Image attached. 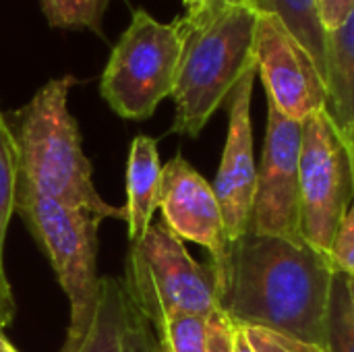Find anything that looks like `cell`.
<instances>
[{
	"instance_id": "cell-21",
	"label": "cell",
	"mask_w": 354,
	"mask_h": 352,
	"mask_svg": "<svg viewBox=\"0 0 354 352\" xmlns=\"http://www.w3.org/2000/svg\"><path fill=\"white\" fill-rule=\"evenodd\" d=\"M330 259L334 268L346 276L354 278V178H353V201L342 220V226L336 234L334 247L330 251Z\"/></svg>"
},
{
	"instance_id": "cell-22",
	"label": "cell",
	"mask_w": 354,
	"mask_h": 352,
	"mask_svg": "<svg viewBox=\"0 0 354 352\" xmlns=\"http://www.w3.org/2000/svg\"><path fill=\"white\" fill-rule=\"evenodd\" d=\"M129 305H131V311H129V330H127L124 352H162L151 324L135 309L131 299H129Z\"/></svg>"
},
{
	"instance_id": "cell-11",
	"label": "cell",
	"mask_w": 354,
	"mask_h": 352,
	"mask_svg": "<svg viewBox=\"0 0 354 352\" xmlns=\"http://www.w3.org/2000/svg\"><path fill=\"white\" fill-rule=\"evenodd\" d=\"M257 77V66L251 68L230 93L228 135L216 176L214 193L222 210L224 230L230 245L239 243L249 232L253 199L257 189V166L253 156V124L251 98Z\"/></svg>"
},
{
	"instance_id": "cell-3",
	"label": "cell",
	"mask_w": 354,
	"mask_h": 352,
	"mask_svg": "<svg viewBox=\"0 0 354 352\" xmlns=\"http://www.w3.org/2000/svg\"><path fill=\"white\" fill-rule=\"evenodd\" d=\"M77 79H50L15 114L10 127L19 156V185L62 205L85 210L102 220H127L124 207L102 199L93 187L91 162L83 154L68 93Z\"/></svg>"
},
{
	"instance_id": "cell-19",
	"label": "cell",
	"mask_w": 354,
	"mask_h": 352,
	"mask_svg": "<svg viewBox=\"0 0 354 352\" xmlns=\"http://www.w3.org/2000/svg\"><path fill=\"white\" fill-rule=\"evenodd\" d=\"M153 332L162 352H205L207 319L203 317L178 315L162 322Z\"/></svg>"
},
{
	"instance_id": "cell-26",
	"label": "cell",
	"mask_w": 354,
	"mask_h": 352,
	"mask_svg": "<svg viewBox=\"0 0 354 352\" xmlns=\"http://www.w3.org/2000/svg\"><path fill=\"white\" fill-rule=\"evenodd\" d=\"M234 352H255L251 349V344L245 336V330L241 326H236V332H234Z\"/></svg>"
},
{
	"instance_id": "cell-10",
	"label": "cell",
	"mask_w": 354,
	"mask_h": 352,
	"mask_svg": "<svg viewBox=\"0 0 354 352\" xmlns=\"http://www.w3.org/2000/svg\"><path fill=\"white\" fill-rule=\"evenodd\" d=\"M162 222L180 239L205 247L212 255V272L222 293L232 245L224 230L222 210L214 187L183 158L174 156L162 168L160 203Z\"/></svg>"
},
{
	"instance_id": "cell-16",
	"label": "cell",
	"mask_w": 354,
	"mask_h": 352,
	"mask_svg": "<svg viewBox=\"0 0 354 352\" xmlns=\"http://www.w3.org/2000/svg\"><path fill=\"white\" fill-rule=\"evenodd\" d=\"M19 156L8 120L0 112V266H4V241L17 205Z\"/></svg>"
},
{
	"instance_id": "cell-25",
	"label": "cell",
	"mask_w": 354,
	"mask_h": 352,
	"mask_svg": "<svg viewBox=\"0 0 354 352\" xmlns=\"http://www.w3.org/2000/svg\"><path fill=\"white\" fill-rule=\"evenodd\" d=\"M15 311H17V305L10 293V284L4 274V266H0V330H4L12 322Z\"/></svg>"
},
{
	"instance_id": "cell-20",
	"label": "cell",
	"mask_w": 354,
	"mask_h": 352,
	"mask_svg": "<svg viewBox=\"0 0 354 352\" xmlns=\"http://www.w3.org/2000/svg\"><path fill=\"white\" fill-rule=\"evenodd\" d=\"M245 336L251 344V349L255 352H328V349L311 344V342H303L266 328H243Z\"/></svg>"
},
{
	"instance_id": "cell-9",
	"label": "cell",
	"mask_w": 354,
	"mask_h": 352,
	"mask_svg": "<svg viewBox=\"0 0 354 352\" xmlns=\"http://www.w3.org/2000/svg\"><path fill=\"white\" fill-rule=\"evenodd\" d=\"M253 52L268 100L284 116L305 122L326 108L328 89L317 62L276 15L257 12Z\"/></svg>"
},
{
	"instance_id": "cell-28",
	"label": "cell",
	"mask_w": 354,
	"mask_h": 352,
	"mask_svg": "<svg viewBox=\"0 0 354 352\" xmlns=\"http://www.w3.org/2000/svg\"><path fill=\"white\" fill-rule=\"evenodd\" d=\"M0 352H19L8 340H6V336L2 334V330H0Z\"/></svg>"
},
{
	"instance_id": "cell-12",
	"label": "cell",
	"mask_w": 354,
	"mask_h": 352,
	"mask_svg": "<svg viewBox=\"0 0 354 352\" xmlns=\"http://www.w3.org/2000/svg\"><path fill=\"white\" fill-rule=\"evenodd\" d=\"M162 162L158 154V141L139 135L133 139L127 158V224L131 245L139 243L149 226L160 203L162 189Z\"/></svg>"
},
{
	"instance_id": "cell-15",
	"label": "cell",
	"mask_w": 354,
	"mask_h": 352,
	"mask_svg": "<svg viewBox=\"0 0 354 352\" xmlns=\"http://www.w3.org/2000/svg\"><path fill=\"white\" fill-rule=\"evenodd\" d=\"M247 6L253 8L255 12L276 15L313 56L326 81L328 31L319 19L317 0H247Z\"/></svg>"
},
{
	"instance_id": "cell-18",
	"label": "cell",
	"mask_w": 354,
	"mask_h": 352,
	"mask_svg": "<svg viewBox=\"0 0 354 352\" xmlns=\"http://www.w3.org/2000/svg\"><path fill=\"white\" fill-rule=\"evenodd\" d=\"M328 352H354V307L346 274L336 270L328 309Z\"/></svg>"
},
{
	"instance_id": "cell-1",
	"label": "cell",
	"mask_w": 354,
	"mask_h": 352,
	"mask_svg": "<svg viewBox=\"0 0 354 352\" xmlns=\"http://www.w3.org/2000/svg\"><path fill=\"white\" fill-rule=\"evenodd\" d=\"M336 268L303 239L247 232L232 245L220 305L234 326L266 328L328 349Z\"/></svg>"
},
{
	"instance_id": "cell-4",
	"label": "cell",
	"mask_w": 354,
	"mask_h": 352,
	"mask_svg": "<svg viewBox=\"0 0 354 352\" xmlns=\"http://www.w3.org/2000/svg\"><path fill=\"white\" fill-rule=\"evenodd\" d=\"M15 212L46 253L71 307L66 340L60 352H77L89 334L100 301L97 228L102 218L17 187Z\"/></svg>"
},
{
	"instance_id": "cell-13",
	"label": "cell",
	"mask_w": 354,
	"mask_h": 352,
	"mask_svg": "<svg viewBox=\"0 0 354 352\" xmlns=\"http://www.w3.org/2000/svg\"><path fill=\"white\" fill-rule=\"evenodd\" d=\"M326 110L344 137H354V6L346 21L328 31Z\"/></svg>"
},
{
	"instance_id": "cell-24",
	"label": "cell",
	"mask_w": 354,
	"mask_h": 352,
	"mask_svg": "<svg viewBox=\"0 0 354 352\" xmlns=\"http://www.w3.org/2000/svg\"><path fill=\"white\" fill-rule=\"evenodd\" d=\"M354 0H317V10L326 31L340 27L353 10Z\"/></svg>"
},
{
	"instance_id": "cell-31",
	"label": "cell",
	"mask_w": 354,
	"mask_h": 352,
	"mask_svg": "<svg viewBox=\"0 0 354 352\" xmlns=\"http://www.w3.org/2000/svg\"><path fill=\"white\" fill-rule=\"evenodd\" d=\"M222 2H226V4H245L247 6V0H222Z\"/></svg>"
},
{
	"instance_id": "cell-8",
	"label": "cell",
	"mask_w": 354,
	"mask_h": 352,
	"mask_svg": "<svg viewBox=\"0 0 354 352\" xmlns=\"http://www.w3.org/2000/svg\"><path fill=\"white\" fill-rule=\"evenodd\" d=\"M301 145L303 122L284 116L268 100V129L249 222L251 234L303 239L299 210Z\"/></svg>"
},
{
	"instance_id": "cell-6",
	"label": "cell",
	"mask_w": 354,
	"mask_h": 352,
	"mask_svg": "<svg viewBox=\"0 0 354 352\" xmlns=\"http://www.w3.org/2000/svg\"><path fill=\"white\" fill-rule=\"evenodd\" d=\"M183 56L178 19L162 23L137 8L114 44L100 81L104 102L127 120L153 116L160 102L172 98Z\"/></svg>"
},
{
	"instance_id": "cell-30",
	"label": "cell",
	"mask_w": 354,
	"mask_h": 352,
	"mask_svg": "<svg viewBox=\"0 0 354 352\" xmlns=\"http://www.w3.org/2000/svg\"><path fill=\"white\" fill-rule=\"evenodd\" d=\"M346 282H348V293H351V299H353V307H354V278L346 276Z\"/></svg>"
},
{
	"instance_id": "cell-29",
	"label": "cell",
	"mask_w": 354,
	"mask_h": 352,
	"mask_svg": "<svg viewBox=\"0 0 354 352\" xmlns=\"http://www.w3.org/2000/svg\"><path fill=\"white\" fill-rule=\"evenodd\" d=\"M344 137V135H342ZM346 145H348V154H351V164H353V178H354V137H344Z\"/></svg>"
},
{
	"instance_id": "cell-23",
	"label": "cell",
	"mask_w": 354,
	"mask_h": 352,
	"mask_svg": "<svg viewBox=\"0 0 354 352\" xmlns=\"http://www.w3.org/2000/svg\"><path fill=\"white\" fill-rule=\"evenodd\" d=\"M234 332L236 326L228 313L220 307L207 317L205 352H234Z\"/></svg>"
},
{
	"instance_id": "cell-14",
	"label": "cell",
	"mask_w": 354,
	"mask_h": 352,
	"mask_svg": "<svg viewBox=\"0 0 354 352\" xmlns=\"http://www.w3.org/2000/svg\"><path fill=\"white\" fill-rule=\"evenodd\" d=\"M129 311L131 305L124 282L116 278H102L93 324L77 352H124Z\"/></svg>"
},
{
	"instance_id": "cell-27",
	"label": "cell",
	"mask_w": 354,
	"mask_h": 352,
	"mask_svg": "<svg viewBox=\"0 0 354 352\" xmlns=\"http://www.w3.org/2000/svg\"><path fill=\"white\" fill-rule=\"evenodd\" d=\"M209 0H185V8H187V12H191V10H197V8H201L203 4H207Z\"/></svg>"
},
{
	"instance_id": "cell-17",
	"label": "cell",
	"mask_w": 354,
	"mask_h": 352,
	"mask_svg": "<svg viewBox=\"0 0 354 352\" xmlns=\"http://www.w3.org/2000/svg\"><path fill=\"white\" fill-rule=\"evenodd\" d=\"M110 2L112 0H41V10L50 27L102 33Z\"/></svg>"
},
{
	"instance_id": "cell-2",
	"label": "cell",
	"mask_w": 354,
	"mask_h": 352,
	"mask_svg": "<svg viewBox=\"0 0 354 352\" xmlns=\"http://www.w3.org/2000/svg\"><path fill=\"white\" fill-rule=\"evenodd\" d=\"M183 56L178 66L172 133L197 137L236 83L255 68L257 12L245 4L209 0L178 17Z\"/></svg>"
},
{
	"instance_id": "cell-5",
	"label": "cell",
	"mask_w": 354,
	"mask_h": 352,
	"mask_svg": "<svg viewBox=\"0 0 354 352\" xmlns=\"http://www.w3.org/2000/svg\"><path fill=\"white\" fill-rule=\"evenodd\" d=\"M122 282L135 309L153 328L178 315L207 319L222 307L212 268L197 263L162 220L131 245Z\"/></svg>"
},
{
	"instance_id": "cell-7",
	"label": "cell",
	"mask_w": 354,
	"mask_h": 352,
	"mask_svg": "<svg viewBox=\"0 0 354 352\" xmlns=\"http://www.w3.org/2000/svg\"><path fill=\"white\" fill-rule=\"evenodd\" d=\"M353 201V164L348 145L328 110L303 122L299 210L301 237L330 255Z\"/></svg>"
}]
</instances>
